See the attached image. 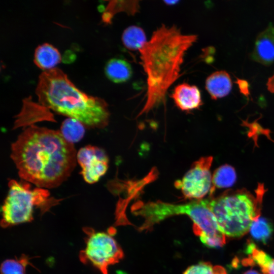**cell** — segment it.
<instances>
[{
	"label": "cell",
	"instance_id": "obj_1",
	"mask_svg": "<svg viewBox=\"0 0 274 274\" xmlns=\"http://www.w3.org/2000/svg\"><path fill=\"white\" fill-rule=\"evenodd\" d=\"M11 158L19 177L38 187L59 186L76 165L74 144L60 131L30 126L12 144Z\"/></svg>",
	"mask_w": 274,
	"mask_h": 274
},
{
	"label": "cell",
	"instance_id": "obj_2",
	"mask_svg": "<svg viewBox=\"0 0 274 274\" xmlns=\"http://www.w3.org/2000/svg\"><path fill=\"white\" fill-rule=\"evenodd\" d=\"M197 39V36L183 34L175 25L162 24L139 50L147 76V91L138 117L165 102L168 88L180 76L186 52Z\"/></svg>",
	"mask_w": 274,
	"mask_h": 274
},
{
	"label": "cell",
	"instance_id": "obj_3",
	"mask_svg": "<svg viewBox=\"0 0 274 274\" xmlns=\"http://www.w3.org/2000/svg\"><path fill=\"white\" fill-rule=\"evenodd\" d=\"M36 94L44 107L75 119L85 126L103 128L108 124L110 112L107 102L79 90L58 68L42 73Z\"/></svg>",
	"mask_w": 274,
	"mask_h": 274
},
{
	"label": "cell",
	"instance_id": "obj_4",
	"mask_svg": "<svg viewBox=\"0 0 274 274\" xmlns=\"http://www.w3.org/2000/svg\"><path fill=\"white\" fill-rule=\"evenodd\" d=\"M263 184H259L255 197L245 189L228 190L219 196H210L208 204L220 229L227 237L237 238L249 231L252 221L260 216Z\"/></svg>",
	"mask_w": 274,
	"mask_h": 274
},
{
	"label": "cell",
	"instance_id": "obj_5",
	"mask_svg": "<svg viewBox=\"0 0 274 274\" xmlns=\"http://www.w3.org/2000/svg\"><path fill=\"white\" fill-rule=\"evenodd\" d=\"M134 214L142 217L144 221L139 230H150L163 220L177 215H186L193 222L195 234L200 237H209L219 231L217 219L209 208L208 198L195 200L183 204L165 202L160 200L140 202L132 208Z\"/></svg>",
	"mask_w": 274,
	"mask_h": 274
},
{
	"label": "cell",
	"instance_id": "obj_6",
	"mask_svg": "<svg viewBox=\"0 0 274 274\" xmlns=\"http://www.w3.org/2000/svg\"><path fill=\"white\" fill-rule=\"evenodd\" d=\"M8 186V194L2 208L1 223L4 228L29 222L33 219L35 209L39 208L42 215L60 201L50 197L47 189H31L26 182L10 180Z\"/></svg>",
	"mask_w": 274,
	"mask_h": 274
},
{
	"label": "cell",
	"instance_id": "obj_7",
	"mask_svg": "<svg viewBox=\"0 0 274 274\" xmlns=\"http://www.w3.org/2000/svg\"><path fill=\"white\" fill-rule=\"evenodd\" d=\"M85 246L79 255L80 260L90 264L102 274L108 273V268L119 262L124 253L113 236L110 232L96 231L85 227Z\"/></svg>",
	"mask_w": 274,
	"mask_h": 274
},
{
	"label": "cell",
	"instance_id": "obj_8",
	"mask_svg": "<svg viewBox=\"0 0 274 274\" xmlns=\"http://www.w3.org/2000/svg\"><path fill=\"white\" fill-rule=\"evenodd\" d=\"M213 158L206 156L194 162L181 180L175 183L187 199H202L210 191L212 186V176L210 172Z\"/></svg>",
	"mask_w": 274,
	"mask_h": 274
},
{
	"label": "cell",
	"instance_id": "obj_9",
	"mask_svg": "<svg viewBox=\"0 0 274 274\" xmlns=\"http://www.w3.org/2000/svg\"><path fill=\"white\" fill-rule=\"evenodd\" d=\"M77 159L82 168L81 174L89 184L97 182L108 168V157L104 150L97 147L88 145L81 148Z\"/></svg>",
	"mask_w": 274,
	"mask_h": 274
},
{
	"label": "cell",
	"instance_id": "obj_10",
	"mask_svg": "<svg viewBox=\"0 0 274 274\" xmlns=\"http://www.w3.org/2000/svg\"><path fill=\"white\" fill-rule=\"evenodd\" d=\"M252 59L264 65L274 62V26L270 25L257 36Z\"/></svg>",
	"mask_w": 274,
	"mask_h": 274
},
{
	"label": "cell",
	"instance_id": "obj_11",
	"mask_svg": "<svg viewBox=\"0 0 274 274\" xmlns=\"http://www.w3.org/2000/svg\"><path fill=\"white\" fill-rule=\"evenodd\" d=\"M176 106L183 111L198 109L202 105L199 89L195 85L183 83L176 86L171 94Z\"/></svg>",
	"mask_w": 274,
	"mask_h": 274
},
{
	"label": "cell",
	"instance_id": "obj_12",
	"mask_svg": "<svg viewBox=\"0 0 274 274\" xmlns=\"http://www.w3.org/2000/svg\"><path fill=\"white\" fill-rule=\"evenodd\" d=\"M206 88L213 99L223 97L231 91L232 84L230 76L225 71H216L206 80Z\"/></svg>",
	"mask_w": 274,
	"mask_h": 274
},
{
	"label": "cell",
	"instance_id": "obj_13",
	"mask_svg": "<svg viewBox=\"0 0 274 274\" xmlns=\"http://www.w3.org/2000/svg\"><path fill=\"white\" fill-rule=\"evenodd\" d=\"M246 251L249 256L243 261V264H256L260 268L262 274H274V258L251 242L248 243Z\"/></svg>",
	"mask_w": 274,
	"mask_h": 274
},
{
	"label": "cell",
	"instance_id": "obj_14",
	"mask_svg": "<svg viewBox=\"0 0 274 274\" xmlns=\"http://www.w3.org/2000/svg\"><path fill=\"white\" fill-rule=\"evenodd\" d=\"M61 59V55L57 49L48 43L39 46L35 52V63L45 71L54 68Z\"/></svg>",
	"mask_w": 274,
	"mask_h": 274
},
{
	"label": "cell",
	"instance_id": "obj_15",
	"mask_svg": "<svg viewBox=\"0 0 274 274\" xmlns=\"http://www.w3.org/2000/svg\"><path fill=\"white\" fill-rule=\"evenodd\" d=\"M107 77L115 83L128 81L132 76V68L126 61L120 58H112L106 63L105 67Z\"/></svg>",
	"mask_w": 274,
	"mask_h": 274
},
{
	"label": "cell",
	"instance_id": "obj_16",
	"mask_svg": "<svg viewBox=\"0 0 274 274\" xmlns=\"http://www.w3.org/2000/svg\"><path fill=\"white\" fill-rule=\"evenodd\" d=\"M138 1H110L102 14L104 22L110 23L114 15L119 12H125L128 15H134L140 10Z\"/></svg>",
	"mask_w": 274,
	"mask_h": 274
},
{
	"label": "cell",
	"instance_id": "obj_17",
	"mask_svg": "<svg viewBox=\"0 0 274 274\" xmlns=\"http://www.w3.org/2000/svg\"><path fill=\"white\" fill-rule=\"evenodd\" d=\"M236 180V174L234 168L228 165L224 164L217 168L212 176V186L210 196L216 188H225L232 186Z\"/></svg>",
	"mask_w": 274,
	"mask_h": 274
},
{
	"label": "cell",
	"instance_id": "obj_18",
	"mask_svg": "<svg viewBox=\"0 0 274 274\" xmlns=\"http://www.w3.org/2000/svg\"><path fill=\"white\" fill-rule=\"evenodd\" d=\"M122 41L127 49L132 51H139L147 42L144 30L136 25H130L124 29Z\"/></svg>",
	"mask_w": 274,
	"mask_h": 274
},
{
	"label": "cell",
	"instance_id": "obj_19",
	"mask_svg": "<svg viewBox=\"0 0 274 274\" xmlns=\"http://www.w3.org/2000/svg\"><path fill=\"white\" fill-rule=\"evenodd\" d=\"M60 131L67 142L73 144L83 138L85 131V125L75 119L68 118L62 123Z\"/></svg>",
	"mask_w": 274,
	"mask_h": 274
},
{
	"label": "cell",
	"instance_id": "obj_20",
	"mask_svg": "<svg viewBox=\"0 0 274 274\" xmlns=\"http://www.w3.org/2000/svg\"><path fill=\"white\" fill-rule=\"evenodd\" d=\"M31 264L28 256L25 255L19 258L7 259L1 265V273L25 274L27 266Z\"/></svg>",
	"mask_w": 274,
	"mask_h": 274
},
{
	"label": "cell",
	"instance_id": "obj_21",
	"mask_svg": "<svg viewBox=\"0 0 274 274\" xmlns=\"http://www.w3.org/2000/svg\"><path fill=\"white\" fill-rule=\"evenodd\" d=\"M273 231L271 224L264 218L259 217L253 220L249 231L255 239L265 243Z\"/></svg>",
	"mask_w": 274,
	"mask_h": 274
},
{
	"label": "cell",
	"instance_id": "obj_22",
	"mask_svg": "<svg viewBox=\"0 0 274 274\" xmlns=\"http://www.w3.org/2000/svg\"><path fill=\"white\" fill-rule=\"evenodd\" d=\"M183 274H227L220 265H213L208 262H200L188 267Z\"/></svg>",
	"mask_w": 274,
	"mask_h": 274
},
{
	"label": "cell",
	"instance_id": "obj_23",
	"mask_svg": "<svg viewBox=\"0 0 274 274\" xmlns=\"http://www.w3.org/2000/svg\"><path fill=\"white\" fill-rule=\"evenodd\" d=\"M236 83L238 85L241 92L246 96H248L249 94L248 83L245 80L239 79H237Z\"/></svg>",
	"mask_w": 274,
	"mask_h": 274
},
{
	"label": "cell",
	"instance_id": "obj_24",
	"mask_svg": "<svg viewBox=\"0 0 274 274\" xmlns=\"http://www.w3.org/2000/svg\"><path fill=\"white\" fill-rule=\"evenodd\" d=\"M243 274H262L254 269H249L245 271Z\"/></svg>",
	"mask_w": 274,
	"mask_h": 274
},
{
	"label": "cell",
	"instance_id": "obj_25",
	"mask_svg": "<svg viewBox=\"0 0 274 274\" xmlns=\"http://www.w3.org/2000/svg\"><path fill=\"white\" fill-rule=\"evenodd\" d=\"M164 2L166 5H175L179 2L178 1H164Z\"/></svg>",
	"mask_w": 274,
	"mask_h": 274
}]
</instances>
